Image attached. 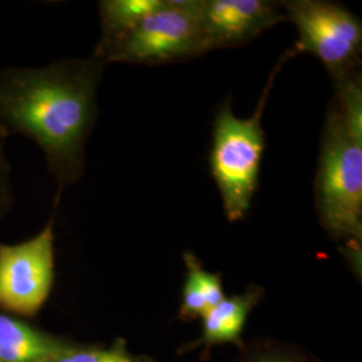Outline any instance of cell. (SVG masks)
I'll use <instances>...</instances> for the list:
<instances>
[{"instance_id":"cell-6","label":"cell","mask_w":362,"mask_h":362,"mask_svg":"<svg viewBox=\"0 0 362 362\" xmlns=\"http://www.w3.org/2000/svg\"><path fill=\"white\" fill-rule=\"evenodd\" d=\"M55 196L52 218L38 235L16 245L0 243V308L18 315H35L55 282Z\"/></svg>"},{"instance_id":"cell-4","label":"cell","mask_w":362,"mask_h":362,"mask_svg":"<svg viewBox=\"0 0 362 362\" xmlns=\"http://www.w3.org/2000/svg\"><path fill=\"white\" fill-rule=\"evenodd\" d=\"M203 54L202 0H161L124 38L94 58L105 65H165Z\"/></svg>"},{"instance_id":"cell-8","label":"cell","mask_w":362,"mask_h":362,"mask_svg":"<svg viewBox=\"0 0 362 362\" xmlns=\"http://www.w3.org/2000/svg\"><path fill=\"white\" fill-rule=\"evenodd\" d=\"M263 297V287L251 285L243 294L224 298L202 318L203 330L199 339L185 345L181 350L184 353L199 348L208 350L215 345L224 344H233L242 349L245 346L242 333L247 318Z\"/></svg>"},{"instance_id":"cell-12","label":"cell","mask_w":362,"mask_h":362,"mask_svg":"<svg viewBox=\"0 0 362 362\" xmlns=\"http://www.w3.org/2000/svg\"><path fill=\"white\" fill-rule=\"evenodd\" d=\"M43 362H155L153 358L132 353L122 339L109 348H90L71 344Z\"/></svg>"},{"instance_id":"cell-14","label":"cell","mask_w":362,"mask_h":362,"mask_svg":"<svg viewBox=\"0 0 362 362\" xmlns=\"http://www.w3.org/2000/svg\"><path fill=\"white\" fill-rule=\"evenodd\" d=\"M7 134L0 128V219H3L13 204V189L10 185V165L4 153Z\"/></svg>"},{"instance_id":"cell-10","label":"cell","mask_w":362,"mask_h":362,"mask_svg":"<svg viewBox=\"0 0 362 362\" xmlns=\"http://www.w3.org/2000/svg\"><path fill=\"white\" fill-rule=\"evenodd\" d=\"M182 258L187 267V275L181 298L180 318H203L208 311L226 298L221 275L204 270L202 262L192 252H184Z\"/></svg>"},{"instance_id":"cell-2","label":"cell","mask_w":362,"mask_h":362,"mask_svg":"<svg viewBox=\"0 0 362 362\" xmlns=\"http://www.w3.org/2000/svg\"><path fill=\"white\" fill-rule=\"evenodd\" d=\"M334 98L325 121L315 175V208L325 231L361 272V71L333 82Z\"/></svg>"},{"instance_id":"cell-5","label":"cell","mask_w":362,"mask_h":362,"mask_svg":"<svg viewBox=\"0 0 362 362\" xmlns=\"http://www.w3.org/2000/svg\"><path fill=\"white\" fill-rule=\"evenodd\" d=\"M286 19L297 27L298 54L317 57L333 82L360 70L361 19L336 1L288 0L281 3Z\"/></svg>"},{"instance_id":"cell-7","label":"cell","mask_w":362,"mask_h":362,"mask_svg":"<svg viewBox=\"0 0 362 362\" xmlns=\"http://www.w3.org/2000/svg\"><path fill=\"white\" fill-rule=\"evenodd\" d=\"M284 21L281 3L270 0H202L204 50L245 46Z\"/></svg>"},{"instance_id":"cell-11","label":"cell","mask_w":362,"mask_h":362,"mask_svg":"<svg viewBox=\"0 0 362 362\" xmlns=\"http://www.w3.org/2000/svg\"><path fill=\"white\" fill-rule=\"evenodd\" d=\"M161 0H103L98 3L101 18V39L93 57L124 38Z\"/></svg>"},{"instance_id":"cell-1","label":"cell","mask_w":362,"mask_h":362,"mask_svg":"<svg viewBox=\"0 0 362 362\" xmlns=\"http://www.w3.org/2000/svg\"><path fill=\"white\" fill-rule=\"evenodd\" d=\"M105 64L97 58L62 59L43 69L0 71V128L42 149L57 194L85 170V145L98 116L97 90Z\"/></svg>"},{"instance_id":"cell-3","label":"cell","mask_w":362,"mask_h":362,"mask_svg":"<svg viewBox=\"0 0 362 362\" xmlns=\"http://www.w3.org/2000/svg\"><path fill=\"white\" fill-rule=\"evenodd\" d=\"M294 55L298 52L293 47L278 61L252 116L238 118L233 115L231 103L226 101L215 117L209 167L219 188L224 214L230 221L243 219L251 209L266 148L262 127L263 112L279 69L286 59Z\"/></svg>"},{"instance_id":"cell-13","label":"cell","mask_w":362,"mask_h":362,"mask_svg":"<svg viewBox=\"0 0 362 362\" xmlns=\"http://www.w3.org/2000/svg\"><path fill=\"white\" fill-rule=\"evenodd\" d=\"M233 362H321L306 350L278 341H262L243 346Z\"/></svg>"},{"instance_id":"cell-9","label":"cell","mask_w":362,"mask_h":362,"mask_svg":"<svg viewBox=\"0 0 362 362\" xmlns=\"http://www.w3.org/2000/svg\"><path fill=\"white\" fill-rule=\"evenodd\" d=\"M71 344L0 314V362H43Z\"/></svg>"}]
</instances>
